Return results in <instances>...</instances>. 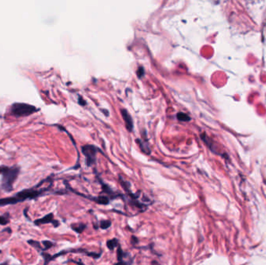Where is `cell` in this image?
Here are the masks:
<instances>
[{"instance_id": "obj_1", "label": "cell", "mask_w": 266, "mask_h": 265, "mask_svg": "<svg viewBox=\"0 0 266 265\" xmlns=\"http://www.w3.org/2000/svg\"><path fill=\"white\" fill-rule=\"evenodd\" d=\"M39 186H41V184H39L34 187H33V188L23 190V191L16 193L15 195L11 197V198H0V207L10 205H16L17 203L23 202L24 201L35 199V198L41 196L42 194H44V192H46L51 187H48L44 189H37V187Z\"/></svg>"}, {"instance_id": "obj_6", "label": "cell", "mask_w": 266, "mask_h": 265, "mask_svg": "<svg viewBox=\"0 0 266 265\" xmlns=\"http://www.w3.org/2000/svg\"><path fill=\"white\" fill-rule=\"evenodd\" d=\"M121 115H122V118L125 121V127L128 131H132L133 130V120H132V117L129 114V113L128 112L127 110L122 109L121 110Z\"/></svg>"}, {"instance_id": "obj_2", "label": "cell", "mask_w": 266, "mask_h": 265, "mask_svg": "<svg viewBox=\"0 0 266 265\" xmlns=\"http://www.w3.org/2000/svg\"><path fill=\"white\" fill-rule=\"evenodd\" d=\"M20 172L19 166H0V175H2L1 187L6 193L13 190V184Z\"/></svg>"}, {"instance_id": "obj_11", "label": "cell", "mask_w": 266, "mask_h": 265, "mask_svg": "<svg viewBox=\"0 0 266 265\" xmlns=\"http://www.w3.org/2000/svg\"><path fill=\"white\" fill-rule=\"evenodd\" d=\"M72 229L75 232H77L78 233H81L84 230V229L86 227V225L84 224L79 223V224H75V225H72Z\"/></svg>"}, {"instance_id": "obj_3", "label": "cell", "mask_w": 266, "mask_h": 265, "mask_svg": "<svg viewBox=\"0 0 266 265\" xmlns=\"http://www.w3.org/2000/svg\"><path fill=\"white\" fill-rule=\"evenodd\" d=\"M39 110L37 109L34 106L24 103H15L12 105L10 113L13 116L17 117H27L34 113H36Z\"/></svg>"}, {"instance_id": "obj_17", "label": "cell", "mask_w": 266, "mask_h": 265, "mask_svg": "<svg viewBox=\"0 0 266 265\" xmlns=\"http://www.w3.org/2000/svg\"><path fill=\"white\" fill-rule=\"evenodd\" d=\"M132 242L133 244H135V243H138V239H137L135 236H132Z\"/></svg>"}, {"instance_id": "obj_10", "label": "cell", "mask_w": 266, "mask_h": 265, "mask_svg": "<svg viewBox=\"0 0 266 265\" xmlns=\"http://www.w3.org/2000/svg\"><path fill=\"white\" fill-rule=\"evenodd\" d=\"M118 241L117 239H112V240H108L107 242V247L108 248L109 250H113L114 249V247H118Z\"/></svg>"}, {"instance_id": "obj_12", "label": "cell", "mask_w": 266, "mask_h": 265, "mask_svg": "<svg viewBox=\"0 0 266 265\" xmlns=\"http://www.w3.org/2000/svg\"><path fill=\"white\" fill-rule=\"evenodd\" d=\"M9 214H5L4 215H0V225L1 226H6L9 223Z\"/></svg>"}, {"instance_id": "obj_5", "label": "cell", "mask_w": 266, "mask_h": 265, "mask_svg": "<svg viewBox=\"0 0 266 265\" xmlns=\"http://www.w3.org/2000/svg\"><path fill=\"white\" fill-rule=\"evenodd\" d=\"M47 223H52L53 224L54 227H57V226H59V222H58V221L54 219V216L52 213L48 214L44 217L41 218V219H37V220H35L34 221L35 225H41V224Z\"/></svg>"}, {"instance_id": "obj_4", "label": "cell", "mask_w": 266, "mask_h": 265, "mask_svg": "<svg viewBox=\"0 0 266 265\" xmlns=\"http://www.w3.org/2000/svg\"><path fill=\"white\" fill-rule=\"evenodd\" d=\"M100 149L93 145H86L82 146V152L86 158V163L88 166L93 165L96 163V155L97 152Z\"/></svg>"}, {"instance_id": "obj_14", "label": "cell", "mask_w": 266, "mask_h": 265, "mask_svg": "<svg viewBox=\"0 0 266 265\" xmlns=\"http://www.w3.org/2000/svg\"><path fill=\"white\" fill-rule=\"evenodd\" d=\"M28 243L30 244L32 247H34V248L37 250H44V249L41 247V244H40L39 242H37V241H34V240H28L27 241Z\"/></svg>"}, {"instance_id": "obj_16", "label": "cell", "mask_w": 266, "mask_h": 265, "mask_svg": "<svg viewBox=\"0 0 266 265\" xmlns=\"http://www.w3.org/2000/svg\"><path fill=\"white\" fill-rule=\"evenodd\" d=\"M43 245H44V250H48L49 248H51L54 246V243L51 241H49V240H44L42 242Z\"/></svg>"}, {"instance_id": "obj_8", "label": "cell", "mask_w": 266, "mask_h": 265, "mask_svg": "<svg viewBox=\"0 0 266 265\" xmlns=\"http://www.w3.org/2000/svg\"><path fill=\"white\" fill-rule=\"evenodd\" d=\"M92 199L98 204H100V205H106L109 204V199L107 197H104V196H99L97 198H92Z\"/></svg>"}, {"instance_id": "obj_15", "label": "cell", "mask_w": 266, "mask_h": 265, "mask_svg": "<svg viewBox=\"0 0 266 265\" xmlns=\"http://www.w3.org/2000/svg\"><path fill=\"white\" fill-rule=\"evenodd\" d=\"M111 226V222L109 221V220H102L100 222V228L102 229H108L110 226Z\"/></svg>"}, {"instance_id": "obj_13", "label": "cell", "mask_w": 266, "mask_h": 265, "mask_svg": "<svg viewBox=\"0 0 266 265\" xmlns=\"http://www.w3.org/2000/svg\"><path fill=\"white\" fill-rule=\"evenodd\" d=\"M125 255V254L123 252L122 249H121V247L120 246H118V250H117V258H118V262H120V261H122L123 257Z\"/></svg>"}, {"instance_id": "obj_7", "label": "cell", "mask_w": 266, "mask_h": 265, "mask_svg": "<svg viewBox=\"0 0 266 265\" xmlns=\"http://www.w3.org/2000/svg\"><path fill=\"white\" fill-rule=\"evenodd\" d=\"M136 142L139 144L142 152H143L144 153L148 154V155L150 153V149L149 148L148 143H147V142L146 143V142H144V143H142V140L139 139V138H137L136 139Z\"/></svg>"}, {"instance_id": "obj_9", "label": "cell", "mask_w": 266, "mask_h": 265, "mask_svg": "<svg viewBox=\"0 0 266 265\" xmlns=\"http://www.w3.org/2000/svg\"><path fill=\"white\" fill-rule=\"evenodd\" d=\"M177 118L178 121H183V122H187V121H191V117L183 112H179L177 114Z\"/></svg>"}]
</instances>
